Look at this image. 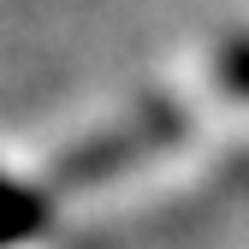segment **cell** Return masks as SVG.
Listing matches in <instances>:
<instances>
[{
	"label": "cell",
	"mask_w": 249,
	"mask_h": 249,
	"mask_svg": "<svg viewBox=\"0 0 249 249\" xmlns=\"http://www.w3.org/2000/svg\"><path fill=\"white\" fill-rule=\"evenodd\" d=\"M30 226H36V202L0 184V243H6V237H24Z\"/></svg>",
	"instance_id": "obj_1"
},
{
	"label": "cell",
	"mask_w": 249,
	"mask_h": 249,
	"mask_svg": "<svg viewBox=\"0 0 249 249\" xmlns=\"http://www.w3.org/2000/svg\"><path fill=\"white\" fill-rule=\"evenodd\" d=\"M226 77H231V89L249 95V42H231L226 48Z\"/></svg>",
	"instance_id": "obj_2"
}]
</instances>
